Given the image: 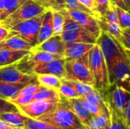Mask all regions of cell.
Returning a JSON list of instances; mask_svg holds the SVG:
<instances>
[{"label": "cell", "instance_id": "ba28073f", "mask_svg": "<svg viewBox=\"0 0 130 129\" xmlns=\"http://www.w3.org/2000/svg\"><path fill=\"white\" fill-rule=\"evenodd\" d=\"M110 85L117 84L130 91V59L126 52L119 56L108 71Z\"/></svg>", "mask_w": 130, "mask_h": 129}, {"label": "cell", "instance_id": "d6a6232c", "mask_svg": "<svg viewBox=\"0 0 130 129\" xmlns=\"http://www.w3.org/2000/svg\"><path fill=\"white\" fill-rule=\"evenodd\" d=\"M58 91L60 94V95H62L63 97L67 99H73V98L79 97V95L78 94L76 90L71 85L62 81L61 86L58 89Z\"/></svg>", "mask_w": 130, "mask_h": 129}, {"label": "cell", "instance_id": "f6af8a7d", "mask_svg": "<svg viewBox=\"0 0 130 129\" xmlns=\"http://www.w3.org/2000/svg\"><path fill=\"white\" fill-rule=\"evenodd\" d=\"M110 2H112V4H113L116 6H118L121 8H123L128 11L130 12L129 8L126 2V0H110Z\"/></svg>", "mask_w": 130, "mask_h": 129}, {"label": "cell", "instance_id": "ab89813d", "mask_svg": "<svg viewBox=\"0 0 130 129\" xmlns=\"http://www.w3.org/2000/svg\"><path fill=\"white\" fill-rule=\"evenodd\" d=\"M119 42L125 49L130 50V27L123 29L122 36Z\"/></svg>", "mask_w": 130, "mask_h": 129}, {"label": "cell", "instance_id": "7c38bea8", "mask_svg": "<svg viewBox=\"0 0 130 129\" xmlns=\"http://www.w3.org/2000/svg\"><path fill=\"white\" fill-rule=\"evenodd\" d=\"M63 10L72 19L80 24L82 27L90 31L97 38L99 36L101 30L98 20L94 15L76 9L65 8Z\"/></svg>", "mask_w": 130, "mask_h": 129}, {"label": "cell", "instance_id": "d6986e66", "mask_svg": "<svg viewBox=\"0 0 130 129\" xmlns=\"http://www.w3.org/2000/svg\"><path fill=\"white\" fill-rule=\"evenodd\" d=\"M30 52L27 50L0 49V67L15 64Z\"/></svg>", "mask_w": 130, "mask_h": 129}, {"label": "cell", "instance_id": "8d00e7d4", "mask_svg": "<svg viewBox=\"0 0 130 129\" xmlns=\"http://www.w3.org/2000/svg\"><path fill=\"white\" fill-rule=\"evenodd\" d=\"M96 4H97L96 11L98 14L97 18L103 16L112 5L110 0H96Z\"/></svg>", "mask_w": 130, "mask_h": 129}, {"label": "cell", "instance_id": "836d02e7", "mask_svg": "<svg viewBox=\"0 0 130 129\" xmlns=\"http://www.w3.org/2000/svg\"><path fill=\"white\" fill-rule=\"evenodd\" d=\"M110 125L107 129H129L125 125L123 119L118 116L113 111L110 110Z\"/></svg>", "mask_w": 130, "mask_h": 129}, {"label": "cell", "instance_id": "7bdbcfd3", "mask_svg": "<svg viewBox=\"0 0 130 129\" xmlns=\"http://www.w3.org/2000/svg\"><path fill=\"white\" fill-rule=\"evenodd\" d=\"M123 119L125 125L130 129V100L128 101L126 106H125Z\"/></svg>", "mask_w": 130, "mask_h": 129}, {"label": "cell", "instance_id": "9a60e30c", "mask_svg": "<svg viewBox=\"0 0 130 129\" xmlns=\"http://www.w3.org/2000/svg\"><path fill=\"white\" fill-rule=\"evenodd\" d=\"M65 99L69 108L72 109V111L76 115V116L80 119V121L83 123V125L85 127H87L89 121L92 117V115L90 113V112L86 109V107L83 104L81 97L73 98V99H67V98Z\"/></svg>", "mask_w": 130, "mask_h": 129}, {"label": "cell", "instance_id": "b9f144b4", "mask_svg": "<svg viewBox=\"0 0 130 129\" xmlns=\"http://www.w3.org/2000/svg\"><path fill=\"white\" fill-rule=\"evenodd\" d=\"M82 4H83L85 6H86L88 8H89L94 14L95 17H98L97 14V4H96V0H78Z\"/></svg>", "mask_w": 130, "mask_h": 129}, {"label": "cell", "instance_id": "d4e9b609", "mask_svg": "<svg viewBox=\"0 0 130 129\" xmlns=\"http://www.w3.org/2000/svg\"><path fill=\"white\" fill-rule=\"evenodd\" d=\"M110 125V113L92 116L89 121L87 129H107Z\"/></svg>", "mask_w": 130, "mask_h": 129}, {"label": "cell", "instance_id": "4dcf8cb0", "mask_svg": "<svg viewBox=\"0 0 130 129\" xmlns=\"http://www.w3.org/2000/svg\"><path fill=\"white\" fill-rule=\"evenodd\" d=\"M24 129H60L44 122L27 117Z\"/></svg>", "mask_w": 130, "mask_h": 129}, {"label": "cell", "instance_id": "60d3db41", "mask_svg": "<svg viewBox=\"0 0 130 129\" xmlns=\"http://www.w3.org/2000/svg\"><path fill=\"white\" fill-rule=\"evenodd\" d=\"M17 106L10 101L0 97V113L8 111H18Z\"/></svg>", "mask_w": 130, "mask_h": 129}, {"label": "cell", "instance_id": "f546056e", "mask_svg": "<svg viewBox=\"0 0 130 129\" xmlns=\"http://www.w3.org/2000/svg\"><path fill=\"white\" fill-rule=\"evenodd\" d=\"M53 11V29H54V35H61L64 23H65V17L64 15L59 12L56 11Z\"/></svg>", "mask_w": 130, "mask_h": 129}, {"label": "cell", "instance_id": "4fadbf2b", "mask_svg": "<svg viewBox=\"0 0 130 129\" xmlns=\"http://www.w3.org/2000/svg\"><path fill=\"white\" fill-rule=\"evenodd\" d=\"M65 59H59L48 62L34 64L30 68V74L34 75H53L59 78H66L67 72L65 68Z\"/></svg>", "mask_w": 130, "mask_h": 129}, {"label": "cell", "instance_id": "52a82bcc", "mask_svg": "<svg viewBox=\"0 0 130 129\" xmlns=\"http://www.w3.org/2000/svg\"><path fill=\"white\" fill-rule=\"evenodd\" d=\"M46 9L34 0H27L15 11L6 17L0 24L7 28L14 26L24 21L34 18L43 14Z\"/></svg>", "mask_w": 130, "mask_h": 129}, {"label": "cell", "instance_id": "8992f818", "mask_svg": "<svg viewBox=\"0 0 130 129\" xmlns=\"http://www.w3.org/2000/svg\"><path fill=\"white\" fill-rule=\"evenodd\" d=\"M100 92L103 94L109 110L113 111L123 119L125 106L130 100V91L117 84H111L108 88Z\"/></svg>", "mask_w": 130, "mask_h": 129}, {"label": "cell", "instance_id": "6da1fadb", "mask_svg": "<svg viewBox=\"0 0 130 129\" xmlns=\"http://www.w3.org/2000/svg\"><path fill=\"white\" fill-rule=\"evenodd\" d=\"M37 119L60 129H87L69 108L62 95L61 100L54 110Z\"/></svg>", "mask_w": 130, "mask_h": 129}, {"label": "cell", "instance_id": "d590c367", "mask_svg": "<svg viewBox=\"0 0 130 129\" xmlns=\"http://www.w3.org/2000/svg\"><path fill=\"white\" fill-rule=\"evenodd\" d=\"M11 103L17 106L26 105L34 101V95H17L15 97L9 100Z\"/></svg>", "mask_w": 130, "mask_h": 129}, {"label": "cell", "instance_id": "f35d334b", "mask_svg": "<svg viewBox=\"0 0 130 129\" xmlns=\"http://www.w3.org/2000/svg\"><path fill=\"white\" fill-rule=\"evenodd\" d=\"M40 87L39 83H30L24 86L18 94V95H34Z\"/></svg>", "mask_w": 130, "mask_h": 129}, {"label": "cell", "instance_id": "ee69618b", "mask_svg": "<svg viewBox=\"0 0 130 129\" xmlns=\"http://www.w3.org/2000/svg\"><path fill=\"white\" fill-rule=\"evenodd\" d=\"M9 29L0 24V42L7 39L9 36Z\"/></svg>", "mask_w": 130, "mask_h": 129}, {"label": "cell", "instance_id": "f1b7e54d", "mask_svg": "<svg viewBox=\"0 0 130 129\" xmlns=\"http://www.w3.org/2000/svg\"><path fill=\"white\" fill-rule=\"evenodd\" d=\"M46 10L60 11L66 8L65 0H34Z\"/></svg>", "mask_w": 130, "mask_h": 129}, {"label": "cell", "instance_id": "bcb514c9", "mask_svg": "<svg viewBox=\"0 0 130 129\" xmlns=\"http://www.w3.org/2000/svg\"><path fill=\"white\" fill-rule=\"evenodd\" d=\"M0 129H21V128H17L11 127V126L8 125V124H6L5 122H2V120H0Z\"/></svg>", "mask_w": 130, "mask_h": 129}, {"label": "cell", "instance_id": "83f0119b", "mask_svg": "<svg viewBox=\"0 0 130 129\" xmlns=\"http://www.w3.org/2000/svg\"><path fill=\"white\" fill-rule=\"evenodd\" d=\"M61 81L62 82H65V83L71 85L76 90V92L79 95V97L85 96V94L93 91L95 89L93 86H91L89 84H85V83H82V82H80L78 81L72 80V79L62 78Z\"/></svg>", "mask_w": 130, "mask_h": 129}, {"label": "cell", "instance_id": "7a4b0ae2", "mask_svg": "<svg viewBox=\"0 0 130 129\" xmlns=\"http://www.w3.org/2000/svg\"><path fill=\"white\" fill-rule=\"evenodd\" d=\"M88 64L94 79V88L99 91L108 88L110 82L106 61L97 43L88 52Z\"/></svg>", "mask_w": 130, "mask_h": 129}, {"label": "cell", "instance_id": "3957f363", "mask_svg": "<svg viewBox=\"0 0 130 129\" xmlns=\"http://www.w3.org/2000/svg\"><path fill=\"white\" fill-rule=\"evenodd\" d=\"M59 12H61L65 17L63 30L61 33V36L66 46L75 43H96L98 38L93 33L72 19L64 10H62Z\"/></svg>", "mask_w": 130, "mask_h": 129}, {"label": "cell", "instance_id": "cb8c5ba5", "mask_svg": "<svg viewBox=\"0 0 130 129\" xmlns=\"http://www.w3.org/2000/svg\"><path fill=\"white\" fill-rule=\"evenodd\" d=\"M57 100L60 101L61 95L57 90L40 85L34 94V100Z\"/></svg>", "mask_w": 130, "mask_h": 129}, {"label": "cell", "instance_id": "ffe728a7", "mask_svg": "<svg viewBox=\"0 0 130 129\" xmlns=\"http://www.w3.org/2000/svg\"><path fill=\"white\" fill-rule=\"evenodd\" d=\"M26 118L27 117L22 115L18 110L0 113V120L11 127L17 128H24Z\"/></svg>", "mask_w": 130, "mask_h": 129}, {"label": "cell", "instance_id": "7402d4cb", "mask_svg": "<svg viewBox=\"0 0 130 129\" xmlns=\"http://www.w3.org/2000/svg\"><path fill=\"white\" fill-rule=\"evenodd\" d=\"M27 0H0V21L15 11Z\"/></svg>", "mask_w": 130, "mask_h": 129}, {"label": "cell", "instance_id": "2e32d148", "mask_svg": "<svg viewBox=\"0 0 130 129\" xmlns=\"http://www.w3.org/2000/svg\"><path fill=\"white\" fill-rule=\"evenodd\" d=\"M95 43H75L66 46L65 51V59L72 60L82 57L87 54Z\"/></svg>", "mask_w": 130, "mask_h": 129}, {"label": "cell", "instance_id": "44dd1931", "mask_svg": "<svg viewBox=\"0 0 130 129\" xmlns=\"http://www.w3.org/2000/svg\"><path fill=\"white\" fill-rule=\"evenodd\" d=\"M27 84H11L0 81V97L9 100L15 97Z\"/></svg>", "mask_w": 130, "mask_h": 129}, {"label": "cell", "instance_id": "5bb4252c", "mask_svg": "<svg viewBox=\"0 0 130 129\" xmlns=\"http://www.w3.org/2000/svg\"><path fill=\"white\" fill-rule=\"evenodd\" d=\"M66 49V45L63 41L61 35H53L48 40L35 46L34 49L44 51L52 54L63 56ZM65 57V56H64Z\"/></svg>", "mask_w": 130, "mask_h": 129}, {"label": "cell", "instance_id": "30bf717a", "mask_svg": "<svg viewBox=\"0 0 130 129\" xmlns=\"http://www.w3.org/2000/svg\"><path fill=\"white\" fill-rule=\"evenodd\" d=\"M60 101L57 100H34L31 103L17 106L18 111L26 117L37 119L39 117L54 110Z\"/></svg>", "mask_w": 130, "mask_h": 129}, {"label": "cell", "instance_id": "74e56055", "mask_svg": "<svg viewBox=\"0 0 130 129\" xmlns=\"http://www.w3.org/2000/svg\"><path fill=\"white\" fill-rule=\"evenodd\" d=\"M101 17H103L104 19H105L106 21H108L110 22H113V23H116V24H120L117 13L115 8H114L113 4L111 5L110 8L104 13V14L103 16H101Z\"/></svg>", "mask_w": 130, "mask_h": 129}, {"label": "cell", "instance_id": "5b68a950", "mask_svg": "<svg viewBox=\"0 0 130 129\" xmlns=\"http://www.w3.org/2000/svg\"><path fill=\"white\" fill-rule=\"evenodd\" d=\"M65 68L68 79L78 81L94 87V79L88 64V52L76 59L66 60Z\"/></svg>", "mask_w": 130, "mask_h": 129}, {"label": "cell", "instance_id": "4316f807", "mask_svg": "<svg viewBox=\"0 0 130 129\" xmlns=\"http://www.w3.org/2000/svg\"><path fill=\"white\" fill-rule=\"evenodd\" d=\"M37 82L41 86H44L46 87L53 88L57 90L62 84L61 78L53 75L43 74V75H36Z\"/></svg>", "mask_w": 130, "mask_h": 129}, {"label": "cell", "instance_id": "603a6c76", "mask_svg": "<svg viewBox=\"0 0 130 129\" xmlns=\"http://www.w3.org/2000/svg\"><path fill=\"white\" fill-rule=\"evenodd\" d=\"M97 20L100 26L101 30L107 33L108 34L113 36L119 41V40L122 36V32H123V29L121 28L120 24L106 21L101 17L97 18Z\"/></svg>", "mask_w": 130, "mask_h": 129}, {"label": "cell", "instance_id": "e575fe53", "mask_svg": "<svg viewBox=\"0 0 130 129\" xmlns=\"http://www.w3.org/2000/svg\"><path fill=\"white\" fill-rule=\"evenodd\" d=\"M65 2H66V8H71V9H76V10L82 11L87 12V13L91 14L94 16V13L89 8H88L83 4H82L78 0H65Z\"/></svg>", "mask_w": 130, "mask_h": 129}, {"label": "cell", "instance_id": "277c9868", "mask_svg": "<svg viewBox=\"0 0 130 129\" xmlns=\"http://www.w3.org/2000/svg\"><path fill=\"white\" fill-rule=\"evenodd\" d=\"M44 13L9 27L10 33L8 37L18 36L29 43L34 48L37 46L38 45V36Z\"/></svg>", "mask_w": 130, "mask_h": 129}, {"label": "cell", "instance_id": "9c48e42d", "mask_svg": "<svg viewBox=\"0 0 130 129\" xmlns=\"http://www.w3.org/2000/svg\"><path fill=\"white\" fill-rule=\"evenodd\" d=\"M96 43L99 46L103 53L107 70L109 71L115 60L125 52V49L116 38L103 30L101 31Z\"/></svg>", "mask_w": 130, "mask_h": 129}, {"label": "cell", "instance_id": "8fae6325", "mask_svg": "<svg viewBox=\"0 0 130 129\" xmlns=\"http://www.w3.org/2000/svg\"><path fill=\"white\" fill-rule=\"evenodd\" d=\"M0 81L11 84L38 83L36 75L21 71L15 64L0 67Z\"/></svg>", "mask_w": 130, "mask_h": 129}, {"label": "cell", "instance_id": "7dc6e473", "mask_svg": "<svg viewBox=\"0 0 130 129\" xmlns=\"http://www.w3.org/2000/svg\"><path fill=\"white\" fill-rule=\"evenodd\" d=\"M125 52H126V55L128 56L129 59H130V50H129V49H125Z\"/></svg>", "mask_w": 130, "mask_h": 129}, {"label": "cell", "instance_id": "484cf974", "mask_svg": "<svg viewBox=\"0 0 130 129\" xmlns=\"http://www.w3.org/2000/svg\"><path fill=\"white\" fill-rule=\"evenodd\" d=\"M82 98L88 103L94 104L104 110H109L108 106L107 104V102L105 101V99L103 96V94L98 90L94 89L93 91L85 94V96L82 97ZM110 111V110H109Z\"/></svg>", "mask_w": 130, "mask_h": 129}, {"label": "cell", "instance_id": "1f68e13d", "mask_svg": "<svg viewBox=\"0 0 130 129\" xmlns=\"http://www.w3.org/2000/svg\"><path fill=\"white\" fill-rule=\"evenodd\" d=\"M115 10L117 13V16H118V19H119V24L120 26L121 27L122 29H125V28H129L130 27V12L121 8L118 6L114 5Z\"/></svg>", "mask_w": 130, "mask_h": 129}, {"label": "cell", "instance_id": "c3c4849f", "mask_svg": "<svg viewBox=\"0 0 130 129\" xmlns=\"http://www.w3.org/2000/svg\"><path fill=\"white\" fill-rule=\"evenodd\" d=\"M126 4H127V5H128V7H129L130 10V0H126Z\"/></svg>", "mask_w": 130, "mask_h": 129}, {"label": "cell", "instance_id": "e0dca14e", "mask_svg": "<svg viewBox=\"0 0 130 129\" xmlns=\"http://www.w3.org/2000/svg\"><path fill=\"white\" fill-rule=\"evenodd\" d=\"M53 35L54 29L53 24V11L52 10H46L44 13L43 19L39 32L38 45L43 43Z\"/></svg>", "mask_w": 130, "mask_h": 129}, {"label": "cell", "instance_id": "ac0fdd59", "mask_svg": "<svg viewBox=\"0 0 130 129\" xmlns=\"http://www.w3.org/2000/svg\"><path fill=\"white\" fill-rule=\"evenodd\" d=\"M33 49L34 47L29 43L18 36H9L0 42V49L31 51Z\"/></svg>", "mask_w": 130, "mask_h": 129}]
</instances>
